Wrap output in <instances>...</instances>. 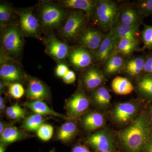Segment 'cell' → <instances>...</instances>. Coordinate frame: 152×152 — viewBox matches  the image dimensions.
<instances>
[{
  "label": "cell",
  "mask_w": 152,
  "mask_h": 152,
  "mask_svg": "<svg viewBox=\"0 0 152 152\" xmlns=\"http://www.w3.org/2000/svg\"><path fill=\"white\" fill-rule=\"evenodd\" d=\"M151 127L145 115H140L127 128L120 131L121 143L128 152H140L151 136Z\"/></svg>",
  "instance_id": "cell-1"
},
{
  "label": "cell",
  "mask_w": 152,
  "mask_h": 152,
  "mask_svg": "<svg viewBox=\"0 0 152 152\" xmlns=\"http://www.w3.org/2000/svg\"><path fill=\"white\" fill-rule=\"evenodd\" d=\"M119 9L115 3L109 0L98 1L95 10V20L103 31H108L118 23Z\"/></svg>",
  "instance_id": "cell-2"
},
{
  "label": "cell",
  "mask_w": 152,
  "mask_h": 152,
  "mask_svg": "<svg viewBox=\"0 0 152 152\" xmlns=\"http://www.w3.org/2000/svg\"><path fill=\"white\" fill-rule=\"evenodd\" d=\"M89 105V99L86 95L79 91L68 100L66 109L70 118H78L86 112Z\"/></svg>",
  "instance_id": "cell-3"
},
{
  "label": "cell",
  "mask_w": 152,
  "mask_h": 152,
  "mask_svg": "<svg viewBox=\"0 0 152 152\" xmlns=\"http://www.w3.org/2000/svg\"><path fill=\"white\" fill-rule=\"evenodd\" d=\"M87 143L93 149L98 152L113 151L115 142L113 136L104 130L98 131L89 136Z\"/></svg>",
  "instance_id": "cell-4"
},
{
  "label": "cell",
  "mask_w": 152,
  "mask_h": 152,
  "mask_svg": "<svg viewBox=\"0 0 152 152\" xmlns=\"http://www.w3.org/2000/svg\"><path fill=\"white\" fill-rule=\"evenodd\" d=\"M86 22V18L82 13L77 12L72 13L63 28V34L69 39L75 37L83 31Z\"/></svg>",
  "instance_id": "cell-5"
},
{
  "label": "cell",
  "mask_w": 152,
  "mask_h": 152,
  "mask_svg": "<svg viewBox=\"0 0 152 152\" xmlns=\"http://www.w3.org/2000/svg\"><path fill=\"white\" fill-rule=\"evenodd\" d=\"M41 17L44 26L48 27H55L63 20L64 13L58 7L48 4L43 7Z\"/></svg>",
  "instance_id": "cell-6"
},
{
  "label": "cell",
  "mask_w": 152,
  "mask_h": 152,
  "mask_svg": "<svg viewBox=\"0 0 152 152\" xmlns=\"http://www.w3.org/2000/svg\"><path fill=\"white\" fill-rule=\"evenodd\" d=\"M105 35L98 30L87 29L84 30L80 37V42L85 48L96 53L103 40Z\"/></svg>",
  "instance_id": "cell-7"
},
{
  "label": "cell",
  "mask_w": 152,
  "mask_h": 152,
  "mask_svg": "<svg viewBox=\"0 0 152 152\" xmlns=\"http://www.w3.org/2000/svg\"><path fill=\"white\" fill-rule=\"evenodd\" d=\"M117 39L111 31L105 35L100 46L95 53L97 61L100 64H105L111 56L115 53Z\"/></svg>",
  "instance_id": "cell-8"
},
{
  "label": "cell",
  "mask_w": 152,
  "mask_h": 152,
  "mask_svg": "<svg viewBox=\"0 0 152 152\" xmlns=\"http://www.w3.org/2000/svg\"><path fill=\"white\" fill-rule=\"evenodd\" d=\"M3 43L6 50L11 54H16L20 52L23 41L16 28H10L7 30L3 36Z\"/></svg>",
  "instance_id": "cell-9"
},
{
  "label": "cell",
  "mask_w": 152,
  "mask_h": 152,
  "mask_svg": "<svg viewBox=\"0 0 152 152\" xmlns=\"http://www.w3.org/2000/svg\"><path fill=\"white\" fill-rule=\"evenodd\" d=\"M143 18L137 9L136 10L130 6H126L121 10L119 9L117 24L140 27Z\"/></svg>",
  "instance_id": "cell-10"
},
{
  "label": "cell",
  "mask_w": 152,
  "mask_h": 152,
  "mask_svg": "<svg viewBox=\"0 0 152 152\" xmlns=\"http://www.w3.org/2000/svg\"><path fill=\"white\" fill-rule=\"evenodd\" d=\"M137 111L135 105L130 102L122 103L116 106L113 113V118L119 124H127L132 119Z\"/></svg>",
  "instance_id": "cell-11"
},
{
  "label": "cell",
  "mask_w": 152,
  "mask_h": 152,
  "mask_svg": "<svg viewBox=\"0 0 152 152\" xmlns=\"http://www.w3.org/2000/svg\"><path fill=\"white\" fill-rule=\"evenodd\" d=\"M110 31L117 39H128L139 42L141 37L139 27L129 26L117 24Z\"/></svg>",
  "instance_id": "cell-12"
},
{
  "label": "cell",
  "mask_w": 152,
  "mask_h": 152,
  "mask_svg": "<svg viewBox=\"0 0 152 152\" xmlns=\"http://www.w3.org/2000/svg\"><path fill=\"white\" fill-rule=\"evenodd\" d=\"M29 99L34 100L43 101L49 96L48 90L40 81L36 79H31L26 91Z\"/></svg>",
  "instance_id": "cell-13"
},
{
  "label": "cell",
  "mask_w": 152,
  "mask_h": 152,
  "mask_svg": "<svg viewBox=\"0 0 152 152\" xmlns=\"http://www.w3.org/2000/svg\"><path fill=\"white\" fill-rule=\"evenodd\" d=\"M93 57L88 50L79 48L74 50L70 56L71 63L76 68L81 69L88 66L92 62Z\"/></svg>",
  "instance_id": "cell-14"
},
{
  "label": "cell",
  "mask_w": 152,
  "mask_h": 152,
  "mask_svg": "<svg viewBox=\"0 0 152 152\" xmlns=\"http://www.w3.org/2000/svg\"><path fill=\"white\" fill-rule=\"evenodd\" d=\"M47 49L49 54L57 60L64 59L69 53L67 45L54 36H51L49 38Z\"/></svg>",
  "instance_id": "cell-15"
},
{
  "label": "cell",
  "mask_w": 152,
  "mask_h": 152,
  "mask_svg": "<svg viewBox=\"0 0 152 152\" xmlns=\"http://www.w3.org/2000/svg\"><path fill=\"white\" fill-rule=\"evenodd\" d=\"M105 80L100 70L95 66L87 70L83 77L84 83L87 88L89 90L96 89Z\"/></svg>",
  "instance_id": "cell-16"
},
{
  "label": "cell",
  "mask_w": 152,
  "mask_h": 152,
  "mask_svg": "<svg viewBox=\"0 0 152 152\" xmlns=\"http://www.w3.org/2000/svg\"><path fill=\"white\" fill-rule=\"evenodd\" d=\"M20 23L22 30L24 32L28 35H35L37 33L39 23L36 17L31 12L25 11L21 13Z\"/></svg>",
  "instance_id": "cell-17"
},
{
  "label": "cell",
  "mask_w": 152,
  "mask_h": 152,
  "mask_svg": "<svg viewBox=\"0 0 152 152\" xmlns=\"http://www.w3.org/2000/svg\"><path fill=\"white\" fill-rule=\"evenodd\" d=\"M24 105L31 110L35 113L41 115H51L65 119H71L70 118H68L62 114L55 112L42 101H33L30 102L26 103L24 104Z\"/></svg>",
  "instance_id": "cell-18"
},
{
  "label": "cell",
  "mask_w": 152,
  "mask_h": 152,
  "mask_svg": "<svg viewBox=\"0 0 152 152\" xmlns=\"http://www.w3.org/2000/svg\"><path fill=\"white\" fill-rule=\"evenodd\" d=\"M82 122L86 130L91 131L103 126L105 120L102 114L97 112H93L85 115Z\"/></svg>",
  "instance_id": "cell-19"
},
{
  "label": "cell",
  "mask_w": 152,
  "mask_h": 152,
  "mask_svg": "<svg viewBox=\"0 0 152 152\" xmlns=\"http://www.w3.org/2000/svg\"><path fill=\"white\" fill-rule=\"evenodd\" d=\"M97 2L98 1L91 0H66L64 1L66 7L84 11L89 16L94 14Z\"/></svg>",
  "instance_id": "cell-20"
},
{
  "label": "cell",
  "mask_w": 152,
  "mask_h": 152,
  "mask_svg": "<svg viewBox=\"0 0 152 152\" xmlns=\"http://www.w3.org/2000/svg\"><path fill=\"white\" fill-rule=\"evenodd\" d=\"M125 64L124 58L120 54H114L105 63L104 72L109 75L116 74L125 66Z\"/></svg>",
  "instance_id": "cell-21"
},
{
  "label": "cell",
  "mask_w": 152,
  "mask_h": 152,
  "mask_svg": "<svg viewBox=\"0 0 152 152\" xmlns=\"http://www.w3.org/2000/svg\"><path fill=\"white\" fill-rule=\"evenodd\" d=\"M26 137V134L21 131L13 126H10L6 128L1 134V144L7 145L21 140Z\"/></svg>",
  "instance_id": "cell-22"
},
{
  "label": "cell",
  "mask_w": 152,
  "mask_h": 152,
  "mask_svg": "<svg viewBox=\"0 0 152 152\" xmlns=\"http://www.w3.org/2000/svg\"><path fill=\"white\" fill-rule=\"evenodd\" d=\"M77 126L75 122L68 121L61 126L57 134V138L63 142L71 141L75 135Z\"/></svg>",
  "instance_id": "cell-23"
},
{
  "label": "cell",
  "mask_w": 152,
  "mask_h": 152,
  "mask_svg": "<svg viewBox=\"0 0 152 152\" xmlns=\"http://www.w3.org/2000/svg\"><path fill=\"white\" fill-rule=\"evenodd\" d=\"M113 91L119 95H127L132 92L134 87L128 79L123 77H117L112 82Z\"/></svg>",
  "instance_id": "cell-24"
},
{
  "label": "cell",
  "mask_w": 152,
  "mask_h": 152,
  "mask_svg": "<svg viewBox=\"0 0 152 152\" xmlns=\"http://www.w3.org/2000/svg\"><path fill=\"white\" fill-rule=\"evenodd\" d=\"M0 76L4 80L7 82L18 81L22 76L18 68L11 64H4L1 66Z\"/></svg>",
  "instance_id": "cell-25"
},
{
  "label": "cell",
  "mask_w": 152,
  "mask_h": 152,
  "mask_svg": "<svg viewBox=\"0 0 152 152\" xmlns=\"http://www.w3.org/2000/svg\"><path fill=\"white\" fill-rule=\"evenodd\" d=\"M145 56H141L133 58L126 63L125 68L128 73L131 75H139L143 72Z\"/></svg>",
  "instance_id": "cell-26"
},
{
  "label": "cell",
  "mask_w": 152,
  "mask_h": 152,
  "mask_svg": "<svg viewBox=\"0 0 152 152\" xmlns=\"http://www.w3.org/2000/svg\"><path fill=\"white\" fill-rule=\"evenodd\" d=\"M139 42L128 39H117L115 53L124 55H128L138 50Z\"/></svg>",
  "instance_id": "cell-27"
},
{
  "label": "cell",
  "mask_w": 152,
  "mask_h": 152,
  "mask_svg": "<svg viewBox=\"0 0 152 152\" xmlns=\"http://www.w3.org/2000/svg\"><path fill=\"white\" fill-rule=\"evenodd\" d=\"M45 121V119L42 115L34 114L24 119L21 127L29 132H35L44 124Z\"/></svg>",
  "instance_id": "cell-28"
},
{
  "label": "cell",
  "mask_w": 152,
  "mask_h": 152,
  "mask_svg": "<svg viewBox=\"0 0 152 152\" xmlns=\"http://www.w3.org/2000/svg\"><path fill=\"white\" fill-rule=\"evenodd\" d=\"M93 99L99 107H107L110 103L111 96L108 90L104 86L98 87L93 93Z\"/></svg>",
  "instance_id": "cell-29"
},
{
  "label": "cell",
  "mask_w": 152,
  "mask_h": 152,
  "mask_svg": "<svg viewBox=\"0 0 152 152\" xmlns=\"http://www.w3.org/2000/svg\"><path fill=\"white\" fill-rule=\"evenodd\" d=\"M139 91L147 96L152 98V75H146L139 80L137 83Z\"/></svg>",
  "instance_id": "cell-30"
},
{
  "label": "cell",
  "mask_w": 152,
  "mask_h": 152,
  "mask_svg": "<svg viewBox=\"0 0 152 152\" xmlns=\"http://www.w3.org/2000/svg\"><path fill=\"white\" fill-rule=\"evenodd\" d=\"M141 37L143 43V49L152 50V26L144 24Z\"/></svg>",
  "instance_id": "cell-31"
},
{
  "label": "cell",
  "mask_w": 152,
  "mask_h": 152,
  "mask_svg": "<svg viewBox=\"0 0 152 152\" xmlns=\"http://www.w3.org/2000/svg\"><path fill=\"white\" fill-rule=\"evenodd\" d=\"M136 6L139 13L144 18L152 15V0L139 1Z\"/></svg>",
  "instance_id": "cell-32"
},
{
  "label": "cell",
  "mask_w": 152,
  "mask_h": 152,
  "mask_svg": "<svg viewBox=\"0 0 152 152\" xmlns=\"http://www.w3.org/2000/svg\"><path fill=\"white\" fill-rule=\"evenodd\" d=\"M53 128L51 125L43 124L37 131L38 137L44 141H48L51 138Z\"/></svg>",
  "instance_id": "cell-33"
},
{
  "label": "cell",
  "mask_w": 152,
  "mask_h": 152,
  "mask_svg": "<svg viewBox=\"0 0 152 152\" xmlns=\"http://www.w3.org/2000/svg\"><path fill=\"white\" fill-rule=\"evenodd\" d=\"M9 93L13 98L20 99L25 94V90L21 84L18 83L12 84L9 87Z\"/></svg>",
  "instance_id": "cell-34"
},
{
  "label": "cell",
  "mask_w": 152,
  "mask_h": 152,
  "mask_svg": "<svg viewBox=\"0 0 152 152\" xmlns=\"http://www.w3.org/2000/svg\"><path fill=\"white\" fill-rule=\"evenodd\" d=\"M11 12L10 9L5 5H0V21L4 23L8 21L10 19Z\"/></svg>",
  "instance_id": "cell-35"
},
{
  "label": "cell",
  "mask_w": 152,
  "mask_h": 152,
  "mask_svg": "<svg viewBox=\"0 0 152 152\" xmlns=\"http://www.w3.org/2000/svg\"><path fill=\"white\" fill-rule=\"evenodd\" d=\"M143 72L146 75H152V52L145 56Z\"/></svg>",
  "instance_id": "cell-36"
},
{
  "label": "cell",
  "mask_w": 152,
  "mask_h": 152,
  "mask_svg": "<svg viewBox=\"0 0 152 152\" xmlns=\"http://www.w3.org/2000/svg\"><path fill=\"white\" fill-rule=\"evenodd\" d=\"M26 114V110L25 109L20 107L15 111L14 112L12 115H10L9 118L12 120H19L24 118Z\"/></svg>",
  "instance_id": "cell-37"
},
{
  "label": "cell",
  "mask_w": 152,
  "mask_h": 152,
  "mask_svg": "<svg viewBox=\"0 0 152 152\" xmlns=\"http://www.w3.org/2000/svg\"><path fill=\"white\" fill-rule=\"evenodd\" d=\"M69 70L67 66L64 64H60L57 66L56 69V75L60 77H63Z\"/></svg>",
  "instance_id": "cell-38"
},
{
  "label": "cell",
  "mask_w": 152,
  "mask_h": 152,
  "mask_svg": "<svg viewBox=\"0 0 152 152\" xmlns=\"http://www.w3.org/2000/svg\"><path fill=\"white\" fill-rule=\"evenodd\" d=\"M63 81L66 84H72L76 80V75L73 71L69 70L66 74L63 77Z\"/></svg>",
  "instance_id": "cell-39"
},
{
  "label": "cell",
  "mask_w": 152,
  "mask_h": 152,
  "mask_svg": "<svg viewBox=\"0 0 152 152\" xmlns=\"http://www.w3.org/2000/svg\"><path fill=\"white\" fill-rule=\"evenodd\" d=\"M72 152H91L86 146L78 144L73 148Z\"/></svg>",
  "instance_id": "cell-40"
},
{
  "label": "cell",
  "mask_w": 152,
  "mask_h": 152,
  "mask_svg": "<svg viewBox=\"0 0 152 152\" xmlns=\"http://www.w3.org/2000/svg\"><path fill=\"white\" fill-rule=\"evenodd\" d=\"M20 107V106L18 104H15L13 105L10 106L7 108L6 110V115L8 117L10 116L11 115H12L15 111L16 110L19 108Z\"/></svg>",
  "instance_id": "cell-41"
},
{
  "label": "cell",
  "mask_w": 152,
  "mask_h": 152,
  "mask_svg": "<svg viewBox=\"0 0 152 152\" xmlns=\"http://www.w3.org/2000/svg\"><path fill=\"white\" fill-rule=\"evenodd\" d=\"M143 151L144 152H152V135L147 142Z\"/></svg>",
  "instance_id": "cell-42"
},
{
  "label": "cell",
  "mask_w": 152,
  "mask_h": 152,
  "mask_svg": "<svg viewBox=\"0 0 152 152\" xmlns=\"http://www.w3.org/2000/svg\"><path fill=\"white\" fill-rule=\"evenodd\" d=\"M7 145L1 144L0 145V152H5Z\"/></svg>",
  "instance_id": "cell-43"
},
{
  "label": "cell",
  "mask_w": 152,
  "mask_h": 152,
  "mask_svg": "<svg viewBox=\"0 0 152 152\" xmlns=\"http://www.w3.org/2000/svg\"><path fill=\"white\" fill-rule=\"evenodd\" d=\"M4 124L3 122L1 121L0 122V134H1L3 132L4 130L5 129H4Z\"/></svg>",
  "instance_id": "cell-44"
},
{
  "label": "cell",
  "mask_w": 152,
  "mask_h": 152,
  "mask_svg": "<svg viewBox=\"0 0 152 152\" xmlns=\"http://www.w3.org/2000/svg\"><path fill=\"white\" fill-rule=\"evenodd\" d=\"M5 108V104L4 102L3 103L0 104V110L1 111L4 110Z\"/></svg>",
  "instance_id": "cell-45"
},
{
  "label": "cell",
  "mask_w": 152,
  "mask_h": 152,
  "mask_svg": "<svg viewBox=\"0 0 152 152\" xmlns=\"http://www.w3.org/2000/svg\"><path fill=\"white\" fill-rule=\"evenodd\" d=\"M4 102V99L1 96L0 97V104L3 103Z\"/></svg>",
  "instance_id": "cell-46"
},
{
  "label": "cell",
  "mask_w": 152,
  "mask_h": 152,
  "mask_svg": "<svg viewBox=\"0 0 152 152\" xmlns=\"http://www.w3.org/2000/svg\"><path fill=\"white\" fill-rule=\"evenodd\" d=\"M48 152H56V150L55 149V148H53L51 150H50Z\"/></svg>",
  "instance_id": "cell-47"
},
{
  "label": "cell",
  "mask_w": 152,
  "mask_h": 152,
  "mask_svg": "<svg viewBox=\"0 0 152 152\" xmlns=\"http://www.w3.org/2000/svg\"><path fill=\"white\" fill-rule=\"evenodd\" d=\"M99 152H113V151H102Z\"/></svg>",
  "instance_id": "cell-48"
},
{
  "label": "cell",
  "mask_w": 152,
  "mask_h": 152,
  "mask_svg": "<svg viewBox=\"0 0 152 152\" xmlns=\"http://www.w3.org/2000/svg\"><path fill=\"white\" fill-rule=\"evenodd\" d=\"M151 121L152 122V107L151 109Z\"/></svg>",
  "instance_id": "cell-49"
}]
</instances>
